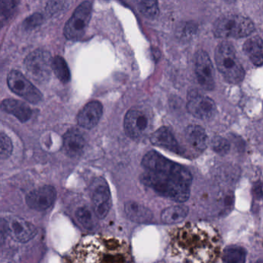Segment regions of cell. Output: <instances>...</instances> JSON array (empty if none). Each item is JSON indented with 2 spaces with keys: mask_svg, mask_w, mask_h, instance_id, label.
Wrapping results in <instances>:
<instances>
[{
  "mask_svg": "<svg viewBox=\"0 0 263 263\" xmlns=\"http://www.w3.org/2000/svg\"><path fill=\"white\" fill-rule=\"evenodd\" d=\"M141 164L146 170L141 177L143 184L172 201L184 202L189 199L192 175L186 167L155 151L144 155Z\"/></svg>",
  "mask_w": 263,
  "mask_h": 263,
  "instance_id": "6da1fadb",
  "label": "cell"
},
{
  "mask_svg": "<svg viewBox=\"0 0 263 263\" xmlns=\"http://www.w3.org/2000/svg\"><path fill=\"white\" fill-rule=\"evenodd\" d=\"M73 263H132L124 241L104 236L86 237L73 252Z\"/></svg>",
  "mask_w": 263,
  "mask_h": 263,
  "instance_id": "7a4b0ae2",
  "label": "cell"
},
{
  "mask_svg": "<svg viewBox=\"0 0 263 263\" xmlns=\"http://www.w3.org/2000/svg\"><path fill=\"white\" fill-rule=\"evenodd\" d=\"M215 60L218 70L226 81L238 84L244 79V69L232 44L222 42L218 44L215 49Z\"/></svg>",
  "mask_w": 263,
  "mask_h": 263,
  "instance_id": "3957f363",
  "label": "cell"
},
{
  "mask_svg": "<svg viewBox=\"0 0 263 263\" xmlns=\"http://www.w3.org/2000/svg\"><path fill=\"white\" fill-rule=\"evenodd\" d=\"M255 26L249 18L229 14L218 18L213 24L212 31L218 38H242L253 33Z\"/></svg>",
  "mask_w": 263,
  "mask_h": 263,
  "instance_id": "277c9868",
  "label": "cell"
},
{
  "mask_svg": "<svg viewBox=\"0 0 263 263\" xmlns=\"http://www.w3.org/2000/svg\"><path fill=\"white\" fill-rule=\"evenodd\" d=\"M51 55L45 50H36L28 55L24 61V67L29 78L35 82L44 84L51 76Z\"/></svg>",
  "mask_w": 263,
  "mask_h": 263,
  "instance_id": "5b68a950",
  "label": "cell"
},
{
  "mask_svg": "<svg viewBox=\"0 0 263 263\" xmlns=\"http://www.w3.org/2000/svg\"><path fill=\"white\" fill-rule=\"evenodd\" d=\"M92 3L85 1L78 6L64 27V36L68 40L78 41L85 34L92 16Z\"/></svg>",
  "mask_w": 263,
  "mask_h": 263,
  "instance_id": "8992f818",
  "label": "cell"
},
{
  "mask_svg": "<svg viewBox=\"0 0 263 263\" xmlns=\"http://www.w3.org/2000/svg\"><path fill=\"white\" fill-rule=\"evenodd\" d=\"M7 84L10 90L31 104H38L43 99L41 92L17 70H12L8 74Z\"/></svg>",
  "mask_w": 263,
  "mask_h": 263,
  "instance_id": "52a82bcc",
  "label": "cell"
},
{
  "mask_svg": "<svg viewBox=\"0 0 263 263\" xmlns=\"http://www.w3.org/2000/svg\"><path fill=\"white\" fill-rule=\"evenodd\" d=\"M91 199L93 210L98 218H105L112 205L110 187L104 178H98L91 185Z\"/></svg>",
  "mask_w": 263,
  "mask_h": 263,
  "instance_id": "ba28073f",
  "label": "cell"
},
{
  "mask_svg": "<svg viewBox=\"0 0 263 263\" xmlns=\"http://www.w3.org/2000/svg\"><path fill=\"white\" fill-rule=\"evenodd\" d=\"M149 117L141 107H133L124 118V130L127 136L136 139L141 138L149 127Z\"/></svg>",
  "mask_w": 263,
  "mask_h": 263,
  "instance_id": "9c48e42d",
  "label": "cell"
},
{
  "mask_svg": "<svg viewBox=\"0 0 263 263\" xmlns=\"http://www.w3.org/2000/svg\"><path fill=\"white\" fill-rule=\"evenodd\" d=\"M187 108L189 113L199 119H209L216 112L213 100L197 92H190L187 98Z\"/></svg>",
  "mask_w": 263,
  "mask_h": 263,
  "instance_id": "30bf717a",
  "label": "cell"
},
{
  "mask_svg": "<svg viewBox=\"0 0 263 263\" xmlns=\"http://www.w3.org/2000/svg\"><path fill=\"white\" fill-rule=\"evenodd\" d=\"M7 234L15 241L25 243L34 238L36 229L33 224L19 217H11L7 219H2Z\"/></svg>",
  "mask_w": 263,
  "mask_h": 263,
  "instance_id": "8fae6325",
  "label": "cell"
},
{
  "mask_svg": "<svg viewBox=\"0 0 263 263\" xmlns=\"http://www.w3.org/2000/svg\"><path fill=\"white\" fill-rule=\"evenodd\" d=\"M195 73L201 87L206 90H213L215 77L212 61L204 50H199L195 54Z\"/></svg>",
  "mask_w": 263,
  "mask_h": 263,
  "instance_id": "7c38bea8",
  "label": "cell"
},
{
  "mask_svg": "<svg viewBox=\"0 0 263 263\" xmlns=\"http://www.w3.org/2000/svg\"><path fill=\"white\" fill-rule=\"evenodd\" d=\"M56 198L57 191L55 187L45 185L30 192L26 197V201L29 207L41 212L51 207Z\"/></svg>",
  "mask_w": 263,
  "mask_h": 263,
  "instance_id": "4fadbf2b",
  "label": "cell"
},
{
  "mask_svg": "<svg viewBox=\"0 0 263 263\" xmlns=\"http://www.w3.org/2000/svg\"><path fill=\"white\" fill-rule=\"evenodd\" d=\"M103 115V106L99 101L86 104L78 116V123L85 129H91L98 124Z\"/></svg>",
  "mask_w": 263,
  "mask_h": 263,
  "instance_id": "5bb4252c",
  "label": "cell"
},
{
  "mask_svg": "<svg viewBox=\"0 0 263 263\" xmlns=\"http://www.w3.org/2000/svg\"><path fill=\"white\" fill-rule=\"evenodd\" d=\"M151 142L154 145L164 147L180 155L184 153L173 134L167 127H162L154 132L151 136Z\"/></svg>",
  "mask_w": 263,
  "mask_h": 263,
  "instance_id": "9a60e30c",
  "label": "cell"
},
{
  "mask_svg": "<svg viewBox=\"0 0 263 263\" xmlns=\"http://www.w3.org/2000/svg\"><path fill=\"white\" fill-rule=\"evenodd\" d=\"M85 144L82 133L78 129H70L64 135V148L69 156H79L84 151Z\"/></svg>",
  "mask_w": 263,
  "mask_h": 263,
  "instance_id": "2e32d148",
  "label": "cell"
},
{
  "mask_svg": "<svg viewBox=\"0 0 263 263\" xmlns=\"http://www.w3.org/2000/svg\"><path fill=\"white\" fill-rule=\"evenodd\" d=\"M2 109L13 115L21 122H26L31 118L32 110L25 103L14 99H6L3 101Z\"/></svg>",
  "mask_w": 263,
  "mask_h": 263,
  "instance_id": "e0dca14e",
  "label": "cell"
},
{
  "mask_svg": "<svg viewBox=\"0 0 263 263\" xmlns=\"http://www.w3.org/2000/svg\"><path fill=\"white\" fill-rule=\"evenodd\" d=\"M243 51L254 65L263 64V41L259 36L249 38L243 45Z\"/></svg>",
  "mask_w": 263,
  "mask_h": 263,
  "instance_id": "ac0fdd59",
  "label": "cell"
},
{
  "mask_svg": "<svg viewBox=\"0 0 263 263\" xmlns=\"http://www.w3.org/2000/svg\"><path fill=\"white\" fill-rule=\"evenodd\" d=\"M184 135L187 143L195 150L202 152L207 147V134L201 126H189L185 129Z\"/></svg>",
  "mask_w": 263,
  "mask_h": 263,
  "instance_id": "d6986e66",
  "label": "cell"
},
{
  "mask_svg": "<svg viewBox=\"0 0 263 263\" xmlns=\"http://www.w3.org/2000/svg\"><path fill=\"white\" fill-rule=\"evenodd\" d=\"M124 211L129 219L135 222L147 223L153 218V215L148 209L135 201L126 203Z\"/></svg>",
  "mask_w": 263,
  "mask_h": 263,
  "instance_id": "ffe728a7",
  "label": "cell"
},
{
  "mask_svg": "<svg viewBox=\"0 0 263 263\" xmlns=\"http://www.w3.org/2000/svg\"><path fill=\"white\" fill-rule=\"evenodd\" d=\"M189 214V209L184 205H175L166 208L162 213L161 218L163 222L166 224H177L181 222L187 217Z\"/></svg>",
  "mask_w": 263,
  "mask_h": 263,
  "instance_id": "44dd1931",
  "label": "cell"
},
{
  "mask_svg": "<svg viewBox=\"0 0 263 263\" xmlns=\"http://www.w3.org/2000/svg\"><path fill=\"white\" fill-rule=\"evenodd\" d=\"M222 259L224 263H245L246 250L241 246H227L223 251Z\"/></svg>",
  "mask_w": 263,
  "mask_h": 263,
  "instance_id": "7402d4cb",
  "label": "cell"
},
{
  "mask_svg": "<svg viewBox=\"0 0 263 263\" xmlns=\"http://www.w3.org/2000/svg\"><path fill=\"white\" fill-rule=\"evenodd\" d=\"M52 69L54 72L57 78L64 83L67 84L70 80V72L65 60L60 56L55 57L52 63Z\"/></svg>",
  "mask_w": 263,
  "mask_h": 263,
  "instance_id": "603a6c76",
  "label": "cell"
},
{
  "mask_svg": "<svg viewBox=\"0 0 263 263\" xmlns=\"http://www.w3.org/2000/svg\"><path fill=\"white\" fill-rule=\"evenodd\" d=\"M76 218L84 229L92 230L95 227L93 214L88 208H79L76 212Z\"/></svg>",
  "mask_w": 263,
  "mask_h": 263,
  "instance_id": "cb8c5ba5",
  "label": "cell"
},
{
  "mask_svg": "<svg viewBox=\"0 0 263 263\" xmlns=\"http://www.w3.org/2000/svg\"><path fill=\"white\" fill-rule=\"evenodd\" d=\"M138 5L139 11L147 18L156 17L159 12L157 1H141Z\"/></svg>",
  "mask_w": 263,
  "mask_h": 263,
  "instance_id": "d4e9b609",
  "label": "cell"
},
{
  "mask_svg": "<svg viewBox=\"0 0 263 263\" xmlns=\"http://www.w3.org/2000/svg\"><path fill=\"white\" fill-rule=\"evenodd\" d=\"M13 152V144L10 138L4 133L0 136V155L3 160L7 159Z\"/></svg>",
  "mask_w": 263,
  "mask_h": 263,
  "instance_id": "484cf974",
  "label": "cell"
},
{
  "mask_svg": "<svg viewBox=\"0 0 263 263\" xmlns=\"http://www.w3.org/2000/svg\"><path fill=\"white\" fill-rule=\"evenodd\" d=\"M212 149L221 155H226L230 149V144L227 140L221 137H216L212 141Z\"/></svg>",
  "mask_w": 263,
  "mask_h": 263,
  "instance_id": "4316f807",
  "label": "cell"
},
{
  "mask_svg": "<svg viewBox=\"0 0 263 263\" xmlns=\"http://www.w3.org/2000/svg\"><path fill=\"white\" fill-rule=\"evenodd\" d=\"M16 4L18 3L15 1H1L0 5H1L2 17L8 18L9 16H11Z\"/></svg>",
  "mask_w": 263,
  "mask_h": 263,
  "instance_id": "83f0119b",
  "label": "cell"
},
{
  "mask_svg": "<svg viewBox=\"0 0 263 263\" xmlns=\"http://www.w3.org/2000/svg\"><path fill=\"white\" fill-rule=\"evenodd\" d=\"M41 21H42V16L40 14H34L27 20L25 25L26 27H28L29 28H32V27L41 24Z\"/></svg>",
  "mask_w": 263,
  "mask_h": 263,
  "instance_id": "f1b7e54d",
  "label": "cell"
},
{
  "mask_svg": "<svg viewBox=\"0 0 263 263\" xmlns=\"http://www.w3.org/2000/svg\"><path fill=\"white\" fill-rule=\"evenodd\" d=\"M255 263H263V258H261V259H258V261Z\"/></svg>",
  "mask_w": 263,
  "mask_h": 263,
  "instance_id": "f546056e",
  "label": "cell"
}]
</instances>
